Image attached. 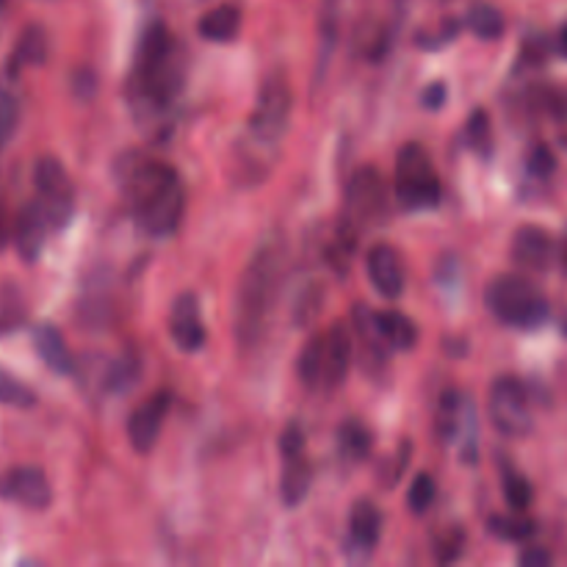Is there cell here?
<instances>
[{
	"mask_svg": "<svg viewBox=\"0 0 567 567\" xmlns=\"http://www.w3.org/2000/svg\"><path fill=\"white\" fill-rule=\"evenodd\" d=\"M288 271V241L282 233H266L249 255L238 280L236 305H233V332L238 349L249 352L269 332L275 310L280 305L282 282Z\"/></svg>",
	"mask_w": 567,
	"mask_h": 567,
	"instance_id": "cell-1",
	"label": "cell"
},
{
	"mask_svg": "<svg viewBox=\"0 0 567 567\" xmlns=\"http://www.w3.org/2000/svg\"><path fill=\"white\" fill-rule=\"evenodd\" d=\"M125 161L127 166H116V177L125 188L136 225L150 238H169L186 214L181 175L172 164L144 155H127Z\"/></svg>",
	"mask_w": 567,
	"mask_h": 567,
	"instance_id": "cell-2",
	"label": "cell"
},
{
	"mask_svg": "<svg viewBox=\"0 0 567 567\" xmlns=\"http://www.w3.org/2000/svg\"><path fill=\"white\" fill-rule=\"evenodd\" d=\"M183 86H186V59L177 50L169 28L161 20L150 22L133 53V103L147 105L150 114H158L175 103Z\"/></svg>",
	"mask_w": 567,
	"mask_h": 567,
	"instance_id": "cell-3",
	"label": "cell"
},
{
	"mask_svg": "<svg viewBox=\"0 0 567 567\" xmlns=\"http://www.w3.org/2000/svg\"><path fill=\"white\" fill-rule=\"evenodd\" d=\"M293 114V89L291 81L282 70H275L266 75L260 83L258 100L249 114L247 133H244L241 144H238V169L255 172V181H260V169H269L277 158L280 142L286 138L288 125H291Z\"/></svg>",
	"mask_w": 567,
	"mask_h": 567,
	"instance_id": "cell-4",
	"label": "cell"
},
{
	"mask_svg": "<svg viewBox=\"0 0 567 567\" xmlns=\"http://www.w3.org/2000/svg\"><path fill=\"white\" fill-rule=\"evenodd\" d=\"M485 305L502 324L515 330H540L551 316L546 293L518 275H498L487 286Z\"/></svg>",
	"mask_w": 567,
	"mask_h": 567,
	"instance_id": "cell-5",
	"label": "cell"
},
{
	"mask_svg": "<svg viewBox=\"0 0 567 567\" xmlns=\"http://www.w3.org/2000/svg\"><path fill=\"white\" fill-rule=\"evenodd\" d=\"M393 194L404 210H432L441 205V177H437L430 153L421 144L410 142L399 150Z\"/></svg>",
	"mask_w": 567,
	"mask_h": 567,
	"instance_id": "cell-6",
	"label": "cell"
},
{
	"mask_svg": "<svg viewBox=\"0 0 567 567\" xmlns=\"http://www.w3.org/2000/svg\"><path fill=\"white\" fill-rule=\"evenodd\" d=\"M487 419L504 437H526L535 430L529 391L515 377H498L487 393Z\"/></svg>",
	"mask_w": 567,
	"mask_h": 567,
	"instance_id": "cell-7",
	"label": "cell"
},
{
	"mask_svg": "<svg viewBox=\"0 0 567 567\" xmlns=\"http://www.w3.org/2000/svg\"><path fill=\"white\" fill-rule=\"evenodd\" d=\"M33 186L53 230H64L75 216V186L55 155H42L33 164Z\"/></svg>",
	"mask_w": 567,
	"mask_h": 567,
	"instance_id": "cell-8",
	"label": "cell"
},
{
	"mask_svg": "<svg viewBox=\"0 0 567 567\" xmlns=\"http://www.w3.org/2000/svg\"><path fill=\"white\" fill-rule=\"evenodd\" d=\"M388 210V188L385 177L377 166H360L347 183L343 194V219L352 221L354 227H369L380 221Z\"/></svg>",
	"mask_w": 567,
	"mask_h": 567,
	"instance_id": "cell-9",
	"label": "cell"
},
{
	"mask_svg": "<svg viewBox=\"0 0 567 567\" xmlns=\"http://www.w3.org/2000/svg\"><path fill=\"white\" fill-rule=\"evenodd\" d=\"M172 410V393L158 391L153 396L144 399L127 419V441H131L133 452L150 454L158 446L161 430L166 424V415Z\"/></svg>",
	"mask_w": 567,
	"mask_h": 567,
	"instance_id": "cell-10",
	"label": "cell"
},
{
	"mask_svg": "<svg viewBox=\"0 0 567 567\" xmlns=\"http://www.w3.org/2000/svg\"><path fill=\"white\" fill-rule=\"evenodd\" d=\"M0 498L14 502L25 509H48L53 502V487L37 465H17L0 474Z\"/></svg>",
	"mask_w": 567,
	"mask_h": 567,
	"instance_id": "cell-11",
	"label": "cell"
},
{
	"mask_svg": "<svg viewBox=\"0 0 567 567\" xmlns=\"http://www.w3.org/2000/svg\"><path fill=\"white\" fill-rule=\"evenodd\" d=\"M169 336L175 341V347L186 354H197L205 347L208 330H205L203 305H199L197 293L186 291L172 302Z\"/></svg>",
	"mask_w": 567,
	"mask_h": 567,
	"instance_id": "cell-12",
	"label": "cell"
},
{
	"mask_svg": "<svg viewBox=\"0 0 567 567\" xmlns=\"http://www.w3.org/2000/svg\"><path fill=\"white\" fill-rule=\"evenodd\" d=\"M365 271H369V282L382 299L396 302L402 299L404 286H408V271H404V260L391 244H374L365 255Z\"/></svg>",
	"mask_w": 567,
	"mask_h": 567,
	"instance_id": "cell-13",
	"label": "cell"
},
{
	"mask_svg": "<svg viewBox=\"0 0 567 567\" xmlns=\"http://www.w3.org/2000/svg\"><path fill=\"white\" fill-rule=\"evenodd\" d=\"M513 264L524 271H548L557 258V244L546 227L526 225L513 238Z\"/></svg>",
	"mask_w": 567,
	"mask_h": 567,
	"instance_id": "cell-14",
	"label": "cell"
},
{
	"mask_svg": "<svg viewBox=\"0 0 567 567\" xmlns=\"http://www.w3.org/2000/svg\"><path fill=\"white\" fill-rule=\"evenodd\" d=\"M48 227L50 221L44 216L39 199L22 205L14 221V247L25 264H37L39 260V255L44 249V238H48Z\"/></svg>",
	"mask_w": 567,
	"mask_h": 567,
	"instance_id": "cell-15",
	"label": "cell"
},
{
	"mask_svg": "<svg viewBox=\"0 0 567 567\" xmlns=\"http://www.w3.org/2000/svg\"><path fill=\"white\" fill-rule=\"evenodd\" d=\"M349 369H352V338L341 324L332 327L324 336V377H321V388L324 391H336L347 382Z\"/></svg>",
	"mask_w": 567,
	"mask_h": 567,
	"instance_id": "cell-16",
	"label": "cell"
},
{
	"mask_svg": "<svg viewBox=\"0 0 567 567\" xmlns=\"http://www.w3.org/2000/svg\"><path fill=\"white\" fill-rule=\"evenodd\" d=\"M382 537V509L374 502H358L349 513V546L369 557Z\"/></svg>",
	"mask_w": 567,
	"mask_h": 567,
	"instance_id": "cell-17",
	"label": "cell"
},
{
	"mask_svg": "<svg viewBox=\"0 0 567 567\" xmlns=\"http://www.w3.org/2000/svg\"><path fill=\"white\" fill-rule=\"evenodd\" d=\"M33 349H37V354L42 358V363L48 365L53 374L66 377L75 371V360H72V354H70V349H66V341H64V336L59 332V327L48 324V321L33 327Z\"/></svg>",
	"mask_w": 567,
	"mask_h": 567,
	"instance_id": "cell-18",
	"label": "cell"
},
{
	"mask_svg": "<svg viewBox=\"0 0 567 567\" xmlns=\"http://www.w3.org/2000/svg\"><path fill=\"white\" fill-rule=\"evenodd\" d=\"M241 31V9L236 3H221L205 11L197 22L199 39L210 44H227Z\"/></svg>",
	"mask_w": 567,
	"mask_h": 567,
	"instance_id": "cell-19",
	"label": "cell"
},
{
	"mask_svg": "<svg viewBox=\"0 0 567 567\" xmlns=\"http://www.w3.org/2000/svg\"><path fill=\"white\" fill-rule=\"evenodd\" d=\"M374 327L380 332L382 343L396 352H410L419 343V327L402 310H377Z\"/></svg>",
	"mask_w": 567,
	"mask_h": 567,
	"instance_id": "cell-20",
	"label": "cell"
},
{
	"mask_svg": "<svg viewBox=\"0 0 567 567\" xmlns=\"http://www.w3.org/2000/svg\"><path fill=\"white\" fill-rule=\"evenodd\" d=\"M310 487H313V465L305 454L282 460V476H280V498L288 509L299 507L308 498Z\"/></svg>",
	"mask_w": 567,
	"mask_h": 567,
	"instance_id": "cell-21",
	"label": "cell"
},
{
	"mask_svg": "<svg viewBox=\"0 0 567 567\" xmlns=\"http://www.w3.org/2000/svg\"><path fill=\"white\" fill-rule=\"evenodd\" d=\"M338 28H341V0H321L319 11V64H316V83H321L332 53L338 44Z\"/></svg>",
	"mask_w": 567,
	"mask_h": 567,
	"instance_id": "cell-22",
	"label": "cell"
},
{
	"mask_svg": "<svg viewBox=\"0 0 567 567\" xmlns=\"http://www.w3.org/2000/svg\"><path fill=\"white\" fill-rule=\"evenodd\" d=\"M48 59V33L42 25H28L17 42L9 61V75H17L22 66H39Z\"/></svg>",
	"mask_w": 567,
	"mask_h": 567,
	"instance_id": "cell-23",
	"label": "cell"
},
{
	"mask_svg": "<svg viewBox=\"0 0 567 567\" xmlns=\"http://www.w3.org/2000/svg\"><path fill=\"white\" fill-rule=\"evenodd\" d=\"M374 449V435L360 419H349L338 426V452L349 463H363Z\"/></svg>",
	"mask_w": 567,
	"mask_h": 567,
	"instance_id": "cell-24",
	"label": "cell"
},
{
	"mask_svg": "<svg viewBox=\"0 0 567 567\" xmlns=\"http://www.w3.org/2000/svg\"><path fill=\"white\" fill-rule=\"evenodd\" d=\"M358 241H360V227H354L352 221L347 219L338 221L336 236H332L330 247H327V264H330V269L336 271L338 277L347 275L349 266H352Z\"/></svg>",
	"mask_w": 567,
	"mask_h": 567,
	"instance_id": "cell-25",
	"label": "cell"
},
{
	"mask_svg": "<svg viewBox=\"0 0 567 567\" xmlns=\"http://www.w3.org/2000/svg\"><path fill=\"white\" fill-rule=\"evenodd\" d=\"M465 28L474 33L476 39H485V42H496L507 31V20H504L502 11L491 3H474L465 14Z\"/></svg>",
	"mask_w": 567,
	"mask_h": 567,
	"instance_id": "cell-26",
	"label": "cell"
},
{
	"mask_svg": "<svg viewBox=\"0 0 567 567\" xmlns=\"http://www.w3.org/2000/svg\"><path fill=\"white\" fill-rule=\"evenodd\" d=\"M297 377L308 391L321 388L324 377V336H310L297 358Z\"/></svg>",
	"mask_w": 567,
	"mask_h": 567,
	"instance_id": "cell-27",
	"label": "cell"
},
{
	"mask_svg": "<svg viewBox=\"0 0 567 567\" xmlns=\"http://www.w3.org/2000/svg\"><path fill=\"white\" fill-rule=\"evenodd\" d=\"M487 529H491L493 537L504 543H529L535 537L537 526L532 518H524L520 513L515 515H491L487 520Z\"/></svg>",
	"mask_w": 567,
	"mask_h": 567,
	"instance_id": "cell-28",
	"label": "cell"
},
{
	"mask_svg": "<svg viewBox=\"0 0 567 567\" xmlns=\"http://www.w3.org/2000/svg\"><path fill=\"white\" fill-rule=\"evenodd\" d=\"M138 374H142V365H138V360L133 358V354H125V358L120 360H111V363L105 365V377H103L105 393L120 396V393L131 391V388L136 385Z\"/></svg>",
	"mask_w": 567,
	"mask_h": 567,
	"instance_id": "cell-29",
	"label": "cell"
},
{
	"mask_svg": "<svg viewBox=\"0 0 567 567\" xmlns=\"http://www.w3.org/2000/svg\"><path fill=\"white\" fill-rule=\"evenodd\" d=\"M463 396L457 391L443 393L437 402V437L443 443H452L460 435V424H463Z\"/></svg>",
	"mask_w": 567,
	"mask_h": 567,
	"instance_id": "cell-30",
	"label": "cell"
},
{
	"mask_svg": "<svg viewBox=\"0 0 567 567\" xmlns=\"http://www.w3.org/2000/svg\"><path fill=\"white\" fill-rule=\"evenodd\" d=\"M465 147L474 150L480 158H491L493 155V125L491 114L485 109H476L465 122Z\"/></svg>",
	"mask_w": 567,
	"mask_h": 567,
	"instance_id": "cell-31",
	"label": "cell"
},
{
	"mask_svg": "<svg viewBox=\"0 0 567 567\" xmlns=\"http://www.w3.org/2000/svg\"><path fill=\"white\" fill-rule=\"evenodd\" d=\"M324 299H327V291L321 282H310V286H305L302 291H299L297 302H293V324L297 327H310L316 324V319L321 316V310H324Z\"/></svg>",
	"mask_w": 567,
	"mask_h": 567,
	"instance_id": "cell-32",
	"label": "cell"
},
{
	"mask_svg": "<svg viewBox=\"0 0 567 567\" xmlns=\"http://www.w3.org/2000/svg\"><path fill=\"white\" fill-rule=\"evenodd\" d=\"M504 498L513 507V513H526L532 507V498H535V487L529 485L526 476H520L518 471H504Z\"/></svg>",
	"mask_w": 567,
	"mask_h": 567,
	"instance_id": "cell-33",
	"label": "cell"
},
{
	"mask_svg": "<svg viewBox=\"0 0 567 567\" xmlns=\"http://www.w3.org/2000/svg\"><path fill=\"white\" fill-rule=\"evenodd\" d=\"M0 404L28 410L37 404V393H33L25 382H20L17 377H11L9 371H0Z\"/></svg>",
	"mask_w": 567,
	"mask_h": 567,
	"instance_id": "cell-34",
	"label": "cell"
},
{
	"mask_svg": "<svg viewBox=\"0 0 567 567\" xmlns=\"http://www.w3.org/2000/svg\"><path fill=\"white\" fill-rule=\"evenodd\" d=\"M480 424H476V408L471 399H465L463 408V424H460V452H463L465 463H476V454H480Z\"/></svg>",
	"mask_w": 567,
	"mask_h": 567,
	"instance_id": "cell-35",
	"label": "cell"
},
{
	"mask_svg": "<svg viewBox=\"0 0 567 567\" xmlns=\"http://www.w3.org/2000/svg\"><path fill=\"white\" fill-rule=\"evenodd\" d=\"M435 496H437L435 480H432L430 474H419L413 480V485H410L408 504H410V509H413L415 515H424L426 509H430L432 504H435Z\"/></svg>",
	"mask_w": 567,
	"mask_h": 567,
	"instance_id": "cell-36",
	"label": "cell"
},
{
	"mask_svg": "<svg viewBox=\"0 0 567 567\" xmlns=\"http://www.w3.org/2000/svg\"><path fill=\"white\" fill-rule=\"evenodd\" d=\"M457 33H460V22L446 20L443 25L432 28V31H421L419 37H415V44H419L421 50H443L457 39Z\"/></svg>",
	"mask_w": 567,
	"mask_h": 567,
	"instance_id": "cell-37",
	"label": "cell"
},
{
	"mask_svg": "<svg viewBox=\"0 0 567 567\" xmlns=\"http://www.w3.org/2000/svg\"><path fill=\"white\" fill-rule=\"evenodd\" d=\"M20 122V105L9 89H0V142H9Z\"/></svg>",
	"mask_w": 567,
	"mask_h": 567,
	"instance_id": "cell-38",
	"label": "cell"
},
{
	"mask_svg": "<svg viewBox=\"0 0 567 567\" xmlns=\"http://www.w3.org/2000/svg\"><path fill=\"white\" fill-rule=\"evenodd\" d=\"M463 551H465V535L460 529H452V532H446V535L437 537V543H435L437 563H443V565L457 563V559L463 557Z\"/></svg>",
	"mask_w": 567,
	"mask_h": 567,
	"instance_id": "cell-39",
	"label": "cell"
},
{
	"mask_svg": "<svg viewBox=\"0 0 567 567\" xmlns=\"http://www.w3.org/2000/svg\"><path fill=\"white\" fill-rule=\"evenodd\" d=\"M280 454H282V460L297 457V454H305V430H302V424H299V421H291V424L282 430Z\"/></svg>",
	"mask_w": 567,
	"mask_h": 567,
	"instance_id": "cell-40",
	"label": "cell"
},
{
	"mask_svg": "<svg viewBox=\"0 0 567 567\" xmlns=\"http://www.w3.org/2000/svg\"><path fill=\"white\" fill-rule=\"evenodd\" d=\"M526 169L535 177H551L554 169H557V158H554V153L546 144H540V147L532 150L529 161H526Z\"/></svg>",
	"mask_w": 567,
	"mask_h": 567,
	"instance_id": "cell-41",
	"label": "cell"
},
{
	"mask_svg": "<svg viewBox=\"0 0 567 567\" xmlns=\"http://www.w3.org/2000/svg\"><path fill=\"white\" fill-rule=\"evenodd\" d=\"M94 89H97V78H94L92 70H78L72 72V92H75L78 100H92Z\"/></svg>",
	"mask_w": 567,
	"mask_h": 567,
	"instance_id": "cell-42",
	"label": "cell"
},
{
	"mask_svg": "<svg viewBox=\"0 0 567 567\" xmlns=\"http://www.w3.org/2000/svg\"><path fill=\"white\" fill-rule=\"evenodd\" d=\"M446 97H449L446 83L435 81V83H430L424 92H421V105H424L426 111H441L443 105H446Z\"/></svg>",
	"mask_w": 567,
	"mask_h": 567,
	"instance_id": "cell-43",
	"label": "cell"
},
{
	"mask_svg": "<svg viewBox=\"0 0 567 567\" xmlns=\"http://www.w3.org/2000/svg\"><path fill=\"white\" fill-rule=\"evenodd\" d=\"M410 454H413V446H410V441H402V446H399V463H396V454H393V471H388V474H385V485L388 487L399 485L404 468L410 465Z\"/></svg>",
	"mask_w": 567,
	"mask_h": 567,
	"instance_id": "cell-44",
	"label": "cell"
},
{
	"mask_svg": "<svg viewBox=\"0 0 567 567\" xmlns=\"http://www.w3.org/2000/svg\"><path fill=\"white\" fill-rule=\"evenodd\" d=\"M551 563H554L551 551H546V548H540V546L524 548V551H520V557H518L520 567H548Z\"/></svg>",
	"mask_w": 567,
	"mask_h": 567,
	"instance_id": "cell-45",
	"label": "cell"
},
{
	"mask_svg": "<svg viewBox=\"0 0 567 567\" xmlns=\"http://www.w3.org/2000/svg\"><path fill=\"white\" fill-rule=\"evenodd\" d=\"M14 236V233L9 230V219H6V208L3 203H0V252H3L6 247H9V238Z\"/></svg>",
	"mask_w": 567,
	"mask_h": 567,
	"instance_id": "cell-46",
	"label": "cell"
},
{
	"mask_svg": "<svg viewBox=\"0 0 567 567\" xmlns=\"http://www.w3.org/2000/svg\"><path fill=\"white\" fill-rule=\"evenodd\" d=\"M559 53H563L567 59V25L563 28V31H559Z\"/></svg>",
	"mask_w": 567,
	"mask_h": 567,
	"instance_id": "cell-47",
	"label": "cell"
},
{
	"mask_svg": "<svg viewBox=\"0 0 567 567\" xmlns=\"http://www.w3.org/2000/svg\"><path fill=\"white\" fill-rule=\"evenodd\" d=\"M559 264H563V269L567 275V238L563 241V247H559Z\"/></svg>",
	"mask_w": 567,
	"mask_h": 567,
	"instance_id": "cell-48",
	"label": "cell"
},
{
	"mask_svg": "<svg viewBox=\"0 0 567 567\" xmlns=\"http://www.w3.org/2000/svg\"><path fill=\"white\" fill-rule=\"evenodd\" d=\"M393 3H396V9H399V11H404V6H408L410 0H393Z\"/></svg>",
	"mask_w": 567,
	"mask_h": 567,
	"instance_id": "cell-49",
	"label": "cell"
},
{
	"mask_svg": "<svg viewBox=\"0 0 567 567\" xmlns=\"http://www.w3.org/2000/svg\"><path fill=\"white\" fill-rule=\"evenodd\" d=\"M6 3H9V0H0V9H3V6H6Z\"/></svg>",
	"mask_w": 567,
	"mask_h": 567,
	"instance_id": "cell-50",
	"label": "cell"
},
{
	"mask_svg": "<svg viewBox=\"0 0 567 567\" xmlns=\"http://www.w3.org/2000/svg\"><path fill=\"white\" fill-rule=\"evenodd\" d=\"M565 336H567V324H565Z\"/></svg>",
	"mask_w": 567,
	"mask_h": 567,
	"instance_id": "cell-51",
	"label": "cell"
},
{
	"mask_svg": "<svg viewBox=\"0 0 567 567\" xmlns=\"http://www.w3.org/2000/svg\"><path fill=\"white\" fill-rule=\"evenodd\" d=\"M0 147H3V142H0Z\"/></svg>",
	"mask_w": 567,
	"mask_h": 567,
	"instance_id": "cell-52",
	"label": "cell"
}]
</instances>
